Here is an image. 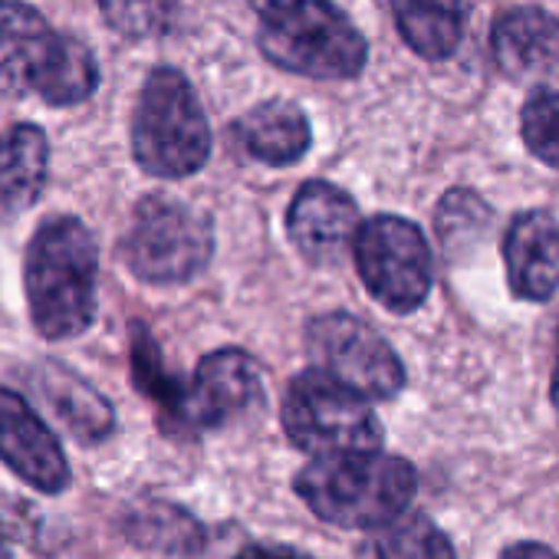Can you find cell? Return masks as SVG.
I'll list each match as a JSON object with an SVG mask.
<instances>
[{
    "label": "cell",
    "mask_w": 559,
    "mask_h": 559,
    "mask_svg": "<svg viewBox=\"0 0 559 559\" xmlns=\"http://www.w3.org/2000/svg\"><path fill=\"white\" fill-rule=\"evenodd\" d=\"M96 280H99V247L93 230L73 217H47L24 260V287L34 330L50 340H76L96 320Z\"/></svg>",
    "instance_id": "cell-1"
},
{
    "label": "cell",
    "mask_w": 559,
    "mask_h": 559,
    "mask_svg": "<svg viewBox=\"0 0 559 559\" xmlns=\"http://www.w3.org/2000/svg\"><path fill=\"white\" fill-rule=\"evenodd\" d=\"M96 86L99 63L83 40L53 31L31 4L0 0V93L76 106Z\"/></svg>",
    "instance_id": "cell-2"
},
{
    "label": "cell",
    "mask_w": 559,
    "mask_h": 559,
    "mask_svg": "<svg viewBox=\"0 0 559 559\" xmlns=\"http://www.w3.org/2000/svg\"><path fill=\"white\" fill-rule=\"evenodd\" d=\"M294 490L326 523L343 530H382L405 516L418 477L405 457L385 451L333 454L310 461Z\"/></svg>",
    "instance_id": "cell-3"
},
{
    "label": "cell",
    "mask_w": 559,
    "mask_h": 559,
    "mask_svg": "<svg viewBox=\"0 0 559 559\" xmlns=\"http://www.w3.org/2000/svg\"><path fill=\"white\" fill-rule=\"evenodd\" d=\"M263 57L297 76L353 80L369 60L366 37L333 0H250Z\"/></svg>",
    "instance_id": "cell-4"
},
{
    "label": "cell",
    "mask_w": 559,
    "mask_h": 559,
    "mask_svg": "<svg viewBox=\"0 0 559 559\" xmlns=\"http://www.w3.org/2000/svg\"><path fill=\"white\" fill-rule=\"evenodd\" d=\"M132 155L152 178H188L207 165L211 129L204 106L175 67H155L132 116Z\"/></svg>",
    "instance_id": "cell-5"
},
{
    "label": "cell",
    "mask_w": 559,
    "mask_h": 559,
    "mask_svg": "<svg viewBox=\"0 0 559 559\" xmlns=\"http://www.w3.org/2000/svg\"><path fill=\"white\" fill-rule=\"evenodd\" d=\"M119 257L142 284L181 287L211 263L214 224L204 211L171 194H148L132 211Z\"/></svg>",
    "instance_id": "cell-6"
},
{
    "label": "cell",
    "mask_w": 559,
    "mask_h": 559,
    "mask_svg": "<svg viewBox=\"0 0 559 559\" xmlns=\"http://www.w3.org/2000/svg\"><path fill=\"white\" fill-rule=\"evenodd\" d=\"M280 415H284L287 438L317 457L382 451L385 441L369 402L320 369H310L290 382Z\"/></svg>",
    "instance_id": "cell-7"
},
{
    "label": "cell",
    "mask_w": 559,
    "mask_h": 559,
    "mask_svg": "<svg viewBox=\"0 0 559 559\" xmlns=\"http://www.w3.org/2000/svg\"><path fill=\"white\" fill-rule=\"evenodd\" d=\"M366 290L389 313H415L431 294V247L418 224L399 214H379L359 224L353 240Z\"/></svg>",
    "instance_id": "cell-8"
},
{
    "label": "cell",
    "mask_w": 559,
    "mask_h": 559,
    "mask_svg": "<svg viewBox=\"0 0 559 559\" xmlns=\"http://www.w3.org/2000/svg\"><path fill=\"white\" fill-rule=\"evenodd\" d=\"M307 346L323 376L359 399H395L405 389L399 353L369 323L349 313H326L307 326Z\"/></svg>",
    "instance_id": "cell-9"
},
{
    "label": "cell",
    "mask_w": 559,
    "mask_h": 559,
    "mask_svg": "<svg viewBox=\"0 0 559 559\" xmlns=\"http://www.w3.org/2000/svg\"><path fill=\"white\" fill-rule=\"evenodd\" d=\"M260 402H263V372L247 353L240 349L207 353L194 369V382L188 385L185 435L224 428L243 418L247 412L260 408Z\"/></svg>",
    "instance_id": "cell-10"
},
{
    "label": "cell",
    "mask_w": 559,
    "mask_h": 559,
    "mask_svg": "<svg viewBox=\"0 0 559 559\" xmlns=\"http://www.w3.org/2000/svg\"><path fill=\"white\" fill-rule=\"evenodd\" d=\"M0 461L40 493H63L73 480L70 461L44 418L0 385Z\"/></svg>",
    "instance_id": "cell-11"
},
{
    "label": "cell",
    "mask_w": 559,
    "mask_h": 559,
    "mask_svg": "<svg viewBox=\"0 0 559 559\" xmlns=\"http://www.w3.org/2000/svg\"><path fill=\"white\" fill-rule=\"evenodd\" d=\"M287 227L294 247L310 263H336L359 234V207L343 188L307 181L290 204Z\"/></svg>",
    "instance_id": "cell-12"
},
{
    "label": "cell",
    "mask_w": 559,
    "mask_h": 559,
    "mask_svg": "<svg viewBox=\"0 0 559 559\" xmlns=\"http://www.w3.org/2000/svg\"><path fill=\"white\" fill-rule=\"evenodd\" d=\"M503 263L516 300H549L559 290V221L546 211L516 214L503 237Z\"/></svg>",
    "instance_id": "cell-13"
},
{
    "label": "cell",
    "mask_w": 559,
    "mask_h": 559,
    "mask_svg": "<svg viewBox=\"0 0 559 559\" xmlns=\"http://www.w3.org/2000/svg\"><path fill=\"white\" fill-rule=\"evenodd\" d=\"M490 53L510 80H559V21L536 8L510 11L490 31Z\"/></svg>",
    "instance_id": "cell-14"
},
{
    "label": "cell",
    "mask_w": 559,
    "mask_h": 559,
    "mask_svg": "<svg viewBox=\"0 0 559 559\" xmlns=\"http://www.w3.org/2000/svg\"><path fill=\"white\" fill-rule=\"evenodd\" d=\"M34 389L80 444H103L116 431L112 405L70 366L40 362L34 369Z\"/></svg>",
    "instance_id": "cell-15"
},
{
    "label": "cell",
    "mask_w": 559,
    "mask_h": 559,
    "mask_svg": "<svg viewBox=\"0 0 559 559\" xmlns=\"http://www.w3.org/2000/svg\"><path fill=\"white\" fill-rule=\"evenodd\" d=\"M234 135L250 158L273 168L297 165L313 145V129L307 112L287 99H270L243 112L234 122Z\"/></svg>",
    "instance_id": "cell-16"
},
{
    "label": "cell",
    "mask_w": 559,
    "mask_h": 559,
    "mask_svg": "<svg viewBox=\"0 0 559 559\" xmlns=\"http://www.w3.org/2000/svg\"><path fill=\"white\" fill-rule=\"evenodd\" d=\"M50 142L40 126L21 122L0 139V224L14 221L44 194Z\"/></svg>",
    "instance_id": "cell-17"
},
{
    "label": "cell",
    "mask_w": 559,
    "mask_h": 559,
    "mask_svg": "<svg viewBox=\"0 0 559 559\" xmlns=\"http://www.w3.org/2000/svg\"><path fill=\"white\" fill-rule=\"evenodd\" d=\"M392 14L402 40L421 60H448L467 24L464 0H392Z\"/></svg>",
    "instance_id": "cell-18"
},
{
    "label": "cell",
    "mask_w": 559,
    "mask_h": 559,
    "mask_svg": "<svg viewBox=\"0 0 559 559\" xmlns=\"http://www.w3.org/2000/svg\"><path fill=\"white\" fill-rule=\"evenodd\" d=\"M132 385L158 408V418L168 431H185L188 385L168 372L155 336L142 323L132 326Z\"/></svg>",
    "instance_id": "cell-19"
},
{
    "label": "cell",
    "mask_w": 559,
    "mask_h": 559,
    "mask_svg": "<svg viewBox=\"0 0 559 559\" xmlns=\"http://www.w3.org/2000/svg\"><path fill=\"white\" fill-rule=\"evenodd\" d=\"M359 559H457L444 530L425 513L399 516L359 546Z\"/></svg>",
    "instance_id": "cell-20"
},
{
    "label": "cell",
    "mask_w": 559,
    "mask_h": 559,
    "mask_svg": "<svg viewBox=\"0 0 559 559\" xmlns=\"http://www.w3.org/2000/svg\"><path fill=\"white\" fill-rule=\"evenodd\" d=\"M129 536L148 549H165V552H194L204 539L201 526L171 503H152L132 513Z\"/></svg>",
    "instance_id": "cell-21"
},
{
    "label": "cell",
    "mask_w": 559,
    "mask_h": 559,
    "mask_svg": "<svg viewBox=\"0 0 559 559\" xmlns=\"http://www.w3.org/2000/svg\"><path fill=\"white\" fill-rule=\"evenodd\" d=\"M520 132L533 158L559 168V86L536 90L520 116Z\"/></svg>",
    "instance_id": "cell-22"
},
{
    "label": "cell",
    "mask_w": 559,
    "mask_h": 559,
    "mask_svg": "<svg viewBox=\"0 0 559 559\" xmlns=\"http://www.w3.org/2000/svg\"><path fill=\"white\" fill-rule=\"evenodd\" d=\"M96 4L103 21L129 40L158 37L171 24V0H96Z\"/></svg>",
    "instance_id": "cell-23"
},
{
    "label": "cell",
    "mask_w": 559,
    "mask_h": 559,
    "mask_svg": "<svg viewBox=\"0 0 559 559\" xmlns=\"http://www.w3.org/2000/svg\"><path fill=\"white\" fill-rule=\"evenodd\" d=\"M234 559H313V556L294 546H280V543H250L237 549Z\"/></svg>",
    "instance_id": "cell-24"
},
{
    "label": "cell",
    "mask_w": 559,
    "mask_h": 559,
    "mask_svg": "<svg viewBox=\"0 0 559 559\" xmlns=\"http://www.w3.org/2000/svg\"><path fill=\"white\" fill-rule=\"evenodd\" d=\"M500 559H559L556 549L543 546V543H533V539H520V543H510Z\"/></svg>",
    "instance_id": "cell-25"
},
{
    "label": "cell",
    "mask_w": 559,
    "mask_h": 559,
    "mask_svg": "<svg viewBox=\"0 0 559 559\" xmlns=\"http://www.w3.org/2000/svg\"><path fill=\"white\" fill-rule=\"evenodd\" d=\"M552 405L559 412V362H556V372H552Z\"/></svg>",
    "instance_id": "cell-26"
},
{
    "label": "cell",
    "mask_w": 559,
    "mask_h": 559,
    "mask_svg": "<svg viewBox=\"0 0 559 559\" xmlns=\"http://www.w3.org/2000/svg\"><path fill=\"white\" fill-rule=\"evenodd\" d=\"M0 559H11V549L4 543H0Z\"/></svg>",
    "instance_id": "cell-27"
}]
</instances>
